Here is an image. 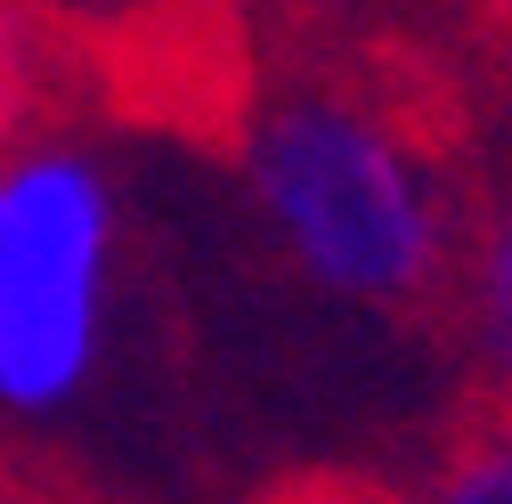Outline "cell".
Segmentation results:
<instances>
[{"instance_id":"obj_6","label":"cell","mask_w":512,"mask_h":504,"mask_svg":"<svg viewBox=\"0 0 512 504\" xmlns=\"http://www.w3.org/2000/svg\"><path fill=\"white\" fill-rule=\"evenodd\" d=\"M49 82H57V49L25 25L17 0H0V155L49 122Z\"/></svg>"},{"instance_id":"obj_2","label":"cell","mask_w":512,"mask_h":504,"mask_svg":"<svg viewBox=\"0 0 512 504\" xmlns=\"http://www.w3.org/2000/svg\"><path fill=\"white\" fill-rule=\"evenodd\" d=\"M131 285V187L114 155L41 122L0 155V431H66L114 366Z\"/></svg>"},{"instance_id":"obj_4","label":"cell","mask_w":512,"mask_h":504,"mask_svg":"<svg viewBox=\"0 0 512 504\" xmlns=\"http://www.w3.org/2000/svg\"><path fill=\"white\" fill-rule=\"evenodd\" d=\"M447 326L472 366V383L512 415V179L472 204L456 269H447Z\"/></svg>"},{"instance_id":"obj_1","label":"cell","mask_w":512,"mask_h":504,"mask_svg":"<svg viewBox=\"0 0 512 504\" xmlns=\"http://www.w3.org/2000/svg\"><path fill=\"white\" fill-rule=\"evenodd\" d=\"M236 187L269 261L342 318H423L472 204L391 106L334 82H285L236 122Z\"/></svg>"},{"instance_id":"obj_3","label":"cell","mask_w":512,"mask_h":504,"mask_svg":"<svg viewBox=\"0 0 512 504\" xmlns=\"http://www.w3.org/2000/svg\"><path fill=\"white\" fill-rule=\"evenodd\" d=\"M25 25L106 82H204L220 57V0H17Z\"/></svg>"},{"instance_id":"obj_5","label":"cell","mask_w":512,"mask_h":504,"mask_svg":"<svg viewBox=\"0 0 512 504\" xmlns=\"http://www.w3.org/2000/svg\"><path fill=\"white\" fill-rule=\"evenodd\" d=\"M415 504H512V415L447 439L415 480Z\"/></svg>"}]
</instances>
